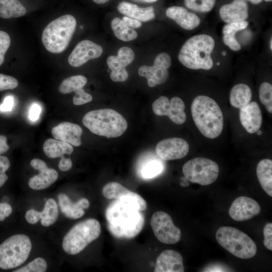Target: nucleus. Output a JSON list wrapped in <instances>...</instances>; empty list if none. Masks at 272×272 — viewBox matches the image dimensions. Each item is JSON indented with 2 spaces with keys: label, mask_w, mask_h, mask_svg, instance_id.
Segmentation results:
<instances>
[{
  "label": "nucleus",
  "mask_w": 272,
  "mask_h": 272,
  "mask_svg": "<svg viewBox=\"0 0 272 272\" xmlns=\"http://www.w3.org/2000/svg\"><path fill=\"white\" fill-rule=\"evenodd\" d=\"M111 27L115 36L122 41H132L138 37L137 32L133 28L127 26L122 20L119 18H114L111 21Z\"/></svg>",
  "instance_id": "473e14b6"
},
{
  "label": "nucleus",
  "mask_w": 272,
  "mask_h": 272,
  "mask_svg": "<svg viewBox=\"0 0 272 272\" xmlns=\"http://www.w3.org/2000/svg\"><path fill=\"white\" fill-rule=\"evenodd\" d=\"M266 2H271L272 0H264Z\"/></svg>",
  "instance_id": "bf43d9fd"
},
{
  "label": "nucleus",
  "mask_w": 272,
  "mask_h": 272,
  "mask_svg": "<svg viewBox=\"0 0 272 272\" xmlns=\"http://www.w3.org/2000/svg\"><path fill=\"white\" fill-rule=\"evenodd\" d=\"M264 236L263 244L268 250H272V223H268L263 230Z\"/></svg>",
  "instance_id": "79ce46f5"
},
{
  "label": "nucleus",
  "mask_w": 272,
  "mask_h": 272,
  "mask_svg": "<svg viewBox=\"0 0 272 272\" xmlns=\"http://www.w3.org/2000/svg\"><path fill=\"white\" fill-rule=\"evenodd\" d=\"M171 64L170 55L165 52L159 54L152 66L142 65L138 70L139 75L147 78L148 85L154 87L164 83L169 77L168 69Z\"/></svg>",
  "instance_id": "9b49d317"
},
{
  "label": "nucleus",
  "mask_w": 272,
  "mask_h": 272,
  "mask_svg": "<svg viewBox=\"0 0 272 272\" xmlns=\"http://www.w3.org/2000/svg\"><path fill=\"white\" fill-rule=\"evenodd\" d=\"M117 9L121 14L140 22L150 21L155 16L153 6L140 8L137 5L123 1L118 5Z\"/></svg>",
  "instance_id": "393cba45"
},
{
  "label": "nucleus",
  "mask_w": 272,
  "mask_h": 272,
  "mask_svg": "<svg viewBox=\"0 0 272 272\" xmlns=\"http://www.w3.org/2000/svg\"><path fill=\"white\" fill-rule=\"evenodd\" d=\"M155 272H183L184 267L181 255L177 251H163L157 258Z\"/></svg>",
  "instance_id": "aec40b11"
},
{
  "label": "nucleus",
  "mask_w": 272,
  "mask_h": 272,
  "mask_svg": "<svg viewBox=\"0 0 272 272\" xmlns=\"http://www.w3.org/2000/svg\"><path fill=\"white\" fill-rule=\"evenodd\" d=\"M41 108L39 105L33 104L29 111V118L32 121H36L39 117Z\"/></svg>",
  "instance_id": "a18cd8bd"
},
{
  "label": "nucleus",
  "mask_w": 272,
  "mask_h": 272,
  "mask_svg": "<svg viewBox=\"0 0 272 272\" xmlns=\"http://www.w3.org/2000/svg\"><path fill=\"white\" fill-rule=\"evenodd\" d=\"M269 47L272 50V39L271 38L269 42Z\"/></svg>",
  "instance_id": "6e6d98bb"
},
{
  "label": "nucleus",
  "mask_w": 272,
  "mask_h": 272,
  "mask_svg": "<svg viewBox=\"0 0 272 272\" xmlns=\"http://www.w3.org/2000/svg\"><path fill=\"white\" fill-rule=\"evenodd\" d=\"M221 18L230 23L245 21L248 17V7L244 0H234L222 6L219 11Z\"/></svg>",
  "instance_id": "4be33fe9"
},
{
  "label": "nucleus",
  "mask_w": 272,
  "mask_h": 272,
  "mask_svg": "<svg viewBox=\"0 0 272 272\" xmlns=\"http://www.w3.org/2000/svg\"><path fill=\"white\" fill-rule=\"evenodd\" d=\"M87 82V78L82 75L71 76L64 79L58 87V91L63 94L75 92L83 88Z\"/></svg>",
  "instance_id": "72a5a7b5"
},
{
  "label": "nucleus",
  "mask_w": 272,
  "mask_h": 272,
  "mask_svg": "<svg viewBox=\"0 0 272 272\" xmlns=\"http://www.w3.org/2000/svg\"><path fill=\"white\" fill-rule=\"evenodd\" d=\"M102 194L107 199L133 200L139 204L142 211L145 210L147 207L146 201L140 195L116 182L106 184L102 189Z\"/></svg>",
  "instance_id": "412c9836"
},
{
  "label": "nucleus",
  "mask_w": 272,
  "mask_h": 272,
  "mask_svg": "<svg viewBox=\"0 0 272 272\" xmlns=\"http://www.w3.org/2000/svg\"><path fill=\"white\" fill-rule=\"evenodd\" d=\"M122 20L127 26L131 28H138L142 25L141 22L126 16L123 17Z\"/></svg>",
  "instance_id": "de8ad7c7"
},
{
  "label": "nucleus",
  "mask_w": 272,
  "mask_h": 272,
  "mask_svg": "<svg viewBox=\"0 0 272 272\" xmlns=\"http://www.w3.org/2000/svg\"><path fill=\"white\" fill-rule=\"evenodd\" d=\"M248 25L246 21L228 23L222 30L223 41L225 45L233 51L241 49V45L236 39L235 35L237 32L245 29Z\"/></svg>",
  "instance_id": "cd10ccee"
},
{
  "label": "nucleus",
  "mask_w": 272,
  "mask_h": 272,
  "mask_svg": "<svg viewBox=\"0 0 272 272\" xmlns=\"http://www.w3.org/2000/svg\"><path fill=\"white\" fill-rule=\"evenodd\" d=\"M12 213L11 206L5 202L0 203V221H3Z\"/></svg>",
  "instance_id": "c03bdc74"
},
{
  "label": "nucleus",
  "mask_w": 272,
  "mask_h": 272,
  "mask_svg": "<svg viewBox=\"0 0 272 272\" xmlns=\"http://www.w3.org/2000/svg\"><path fill=\"white\" fill-rule=\"evenodd\" d=\"M185 105L182 100L174 97L170 101L164 96L159 97L152 104V109L158 116H167L174 123L182 124L186 120Z\"/></svg>",
  "instance_id": "f8f14e48"
},
{
  "label": "nucleus",
  "mask_w": 272,
  "mask_h": 272,
  "mask_svg": "<svg viewBox=\"0 0 272 272\" xmlns=\"http://www.w3.org/2000/svg\"><path fill=\"white\" fill-rule=\"evenodd\" d=\"M259 97L260 102L263 104L267 111L272 113V86L268 82H263L260 85L259 90Z\"/></svg>",
  "instance_id": "c9c22d12"
},
{
  "label": "nucleus",
  "mask_w": 272,
  "mask_h": 272,
  "mask_svg": "<svg viewBox=\"0 0 272 272\" xmlns=\"http://www.w3.org/2000/svg\"><path fill=\"white\" fill-rule=\"evenodd\" d=\"M26 13L25 7L18 0H0V17L18 18Z\"/></svg>",
  "instance_id": "2f4dec72"
},
{
  "label": "nucleus",
  "mask_w": 272,
  "mask_h": 272,
  "mask_svg": "<svg viewBox=\"0 0 272 272\" xmlns=\"http://www.w3.org/2000/svg\"><path fill=\"white\" fill-rule=\"evenodd\" d=\"M59 205L61 212L68 218L77 219L84 216V209L90 206L89 200L83 198L77 202L73 203L65 194L58 195Z\"/></svg>",
  "instance_id": "b1692460"
},
{
  "label": "nucleus",
  "mask_w": 272,
  "mask_h": 272,
  "mask_svg": "<svg viewBox=\"0 0 272 272\" xmlns=\"http://www.w3.org/2000/svg\"><path fill=\"white\" fill-rule=\"evenodd\" d=\"M146 3H154L156 2L157 0H141Z\"/></svg>",
  "instance_id": "5fc2aeb1"
},
{
  "label": "nucleus",
  "mask_w": 272,
  "mask_h": 272,
  "mask_svg": "<svg viewBox=\"0 0 272 272\" xmlns=\"http://www.w3.org/2000/svg\"><path fill=\"white\" fill-rule=\"evenodd\" d=\"M14 105V97L8 96L4 99L3 103L0 105V111L3 112H10L12 110Z\"/></svg>",
  "instance_id": "37998d69"
},
{
  "label": "nucleus",
  "mask_w": 272,
  "mask_h": 272,
  "mask_svg": "<svg viewBox=\"0 0 272 272\" xmlns=\"http://www.w3.org/2000/svg\"><path fill=\"white\" fill-rule=\"evenodd\" d=\"M11 45L9 35L4 31L0 30V65L5 60V55Z\"/></svg>",
  "instance_id": "58836bf2"
},
{
  "label": "nucleus",
  "mask_w": 272,
  "mask_h": 272,
  "mask_svg": "<svg viewBox=\"0 0 272 272\" xmlns=\"http://www.w3.org/2000/svg\"><path fill=\"white\" fill-rule=\"evenodd\" d=\"M47 268L46 260L42 257H37L14 272H45Z\"/></svg>",
  "instance_id": "e433bc0d"
},
{
  "label": "nucleus",
  "mask_w": 272,
  "mask_h": 272,
  "mask_svg": "<svg viewBox=\"0 0 272 272\" xmlns=\"http://www.w3.org/2000/svg\"><path fill=\"white\" fill-rule=\"evenodd\" d=\"M10 167V161L6 156L0 155V187H2L8 179L5 173Z\"/></svg>",
  "instance_id": "a19ab883"
},
{
  "label": "nucleus",
  "mask_w": 272,
  "mask_h": 272,
  "mask_svg": "<svg viewBox=\"0 0 272 272\" xmlns=\"http://www.w3.org/2000/svg\"><path fill=\"white\" fill-rule=\"evenodd\" d=\"M82 133V128L79 125L69 122H61L51 129V134L55 139L75 147L81 146Z\"/></svg>",
  "instance_id": "6ab92c4d"
},
{
  "label": "nucleus",
  "mask_w": 272,
  "mask_h": 272,
  "mask_svg": "<svg viewBox=\"0 0 272 272\" xmlns=\"http://www.w3.org/2000/svg\"><path fill=\"white\" fill-rule=\"evenodd\" d=\"M260 211L261 207L256 201L250 197L242 196L233 201L229 214L234 220L241 222L252 219Z\"/></svg>",
  "instance_id": "dca6fc26"
},
{
  "label": "nucleus",
  "mask_w": 272,
  "mask_h": 272,
  "mask_svg": "<svg viewBox=\"0 0 272 272\" xmlns=\"http://www.w3.org/2000/svg\"><path fill=\"white\" fill-rule=\"evenodd\" d=\"M239 118L241 125L247 132L256 133L262 122L261 111L258 104L256 102H252L240 109Z\"/></svg>",
  "instance_id": "a211bd4d"
},
{
  "label": "nucleus",
  "mask_w": 272,
  "mask_h": 272,
  "mask_svg": "<svg viewBox=\"0 0 272 272\" xmlns=\"http://www.w3.org/2000/svg\"><path fill=\"white\" fill-rule=\"evenodd\" d=\"M163 165L159 159L152 156L146 157L140 164L138 171L140 176L144 179H150L161 173Z\"/></svg>",
  "instance_id": "7c9ffc66"
},
{
  "label": "nucleus",
  "mask_w": 272,
  "mask_h": 272,
  "mask_svg": "<svg viewBox=\"0 0 272 272\" xmlns=\"http://www.w3.org/2000/svg\"><path fill=\"white\" fill-rule=\"evenodd\" d=\"M43 150L45 155L51 159L64 157V155H70L73 152L72 145L55 139H48L44 142Z\"/></svg>",
  "instance_id": "a878e982"
},
{
  "label": "nucleus",
  "mask_w": 272,
  "mask_h": 272,
  "mask_svg": "<svg viewBox=\"0 0 272 272\" xmlns=\"http://www.w3.org/2000/svg\"><path fill=\"white\" fill-rule=\"evenodd\" d=\"M73 97V103L75 105H81L88 103L92 100V96L86 93L83 88H81L76 91Z\"/></svg>",
  "instance_id": "ea45409f"
},
{
  "label": "nucleus",
  "mask_w": 272,
  "mask_h": 272,
  "mask_svg": "<svg viewBox=\"0 0 272 272\" xmlns=\"http://www.w3.org/2000/svg\"><path fill=\"white\" fill-rule=\"evenodd\" d=\"M18 85V80L14 77L0 74V91L14 89Z\"/></svg>",
  "instance_id": "4c0bfd02"
},
{
  "label": "nucleus",
  "mask_w": 272,
  "mask_h": 272,
  "mask_svg": "<svg viewBox=\"0 0 272 272\" xmlns=\"http://www.w3.org/2000/svg\"><path fill=\"white\" fill-rule=\"evenodd\" d=\"M9 149L7 137L4 135H0V155L5 153Z\"/></svg>",
  "instance_id": "8fccbe9b"
},
{
  "label": "nucleus",
  "mask_w": 272,
  "mask_h": 272,
  "mask_svg": "<svg viewBox=\"0 0 272 272\" xmlns=\"http://www.w3.org/2000/svg\"><path fill=\"white\" fill-rule=\"evenodd\" d=\"M100 234L99 222L95 219H87L75 225L66 234L62 240V248L68 254H77L97 239Z\"/></svg>",
  "instance_id": "0eeeda50"
},
{
  "label": "nucleus",
  "mask_w": 272,
  "mask_h": 272,
  "mask_svg": "<svg viewBox=\"0 0 272 272\" xmlns=\"http://www.w3.org/2000/svg\"><path fill=\"white\" fill-rule=\"evenodd\" d=\"M139 204L132 199H115L107 207V227L116 238L131 239L142 231L145 224Z\"/></svg>",
  "instance_id": "f257e3e1"
},
{
  "label": "nucleus",
  "mask_w": 272,
  "mask_h": 272,
  "mask_svg": "<svg viewBox=\"0 0 272 272\" xmlns=\"http://www.w3.org/2000/svg\"><path fill=\"white\" fill-rule=\"evenodd\" d=\"M216 238L222 247L238 258L249 259L257 253V246L253 240L236 228L221 227L217 231Z\"/></svg>",
  "instance_id": "423d86ee"
},
{
  "label": "nucleus",
  "mask_w": 272,
  "mask_h": 272,
  "mask_svg": "<svg viewBox=\"0 0 272 272\" xmlns=\"http://www.w3.org/2000/svg\"><path fill=\"white\" fill-rule=\"evenodd\" d=\"M166 15L181 27L187 30L196 28L200 23L199 18L195 14L189 12L182 7H169L166 11Z\"/></svg>",
  "instance_id": "5701e85b"
},
{
  "label": "nucleus",
  "mask_w": 272,
  "mask_h": 272,
  "mask_svg": "<svg viewBox=\"0 0 272 272\" xmlns=\"http://www.w3.org/2000/svg\"><path fill=\"white\" fill-rule=\"evenodd\" d=\"M250 1L252 4H258L262 2V0H248Z\"/></svg>",
  "instance_id": "864d4df0"
},
{
  "label": "nucleus",
  "mask_w": 272,
  "mask_h": 272,
  "mask_svg": "<svg viewBox=\"0 0 272 272\" xmlns=\"http://www.w3.org/2000/svg\"><path fill=\"white\" fill-rule=\"evenodd\" d=\"M226 54H227V53H226V52L225 51H224L222 52L223 55L225 56V55H226Z\"/></svg>",
  "instance_id": "13d9d810"
},
{
  "label": "nucleus",
  "mask_w": 272,
  "mask_h": 272,
  "mask_svg": "<svg viewBox=\"0 0 272 272\" xmlns=\"http://www.w3.org/2000/svg\"><path fill=\"white\" fill-rule=\"evenodd\" d=\"M58 215V207L55 200L53 198H49L46 201L42 212H38L33 209L29 210L26 213L25 219L31 224H35L40 219L43 226L49 227L56 222Z\"/></svg>",
  "instance_id": "f3484780"
},
{
  "label": "nucleus",
  "mask_w": 272,
  "mask_h": 272,
  "mask_svg": "<svg viewBox=\"0 0 272 272\" xmlns=\"http://www.w3.org/2000/svg\"><path fill=\"white\" fill-rule=\"evenodd\" d=\"M134 59L132 49L127 46L121 47L117 55H110L107 59V64L111 70L110 77L115 82L125 81L128 78V73L125 67Z\"/></svg>",
  "instance_id": "ddd939ff"
},
{
  "label": "nucleus",
  "mask_w": 272,
  "mask_h": 272,
  "mask_svg": "<svg viewBox=\"0 0 272 272\" xmlns=\"http://www.w3.org/2000/svg\"><path fill=\"white\" fill-rule=\"evenodd\" d=\"M215 46L212 37L207 34L195 35L182 46L178 58L181 64L192 70H209L213 66L211 53Z\"/></svg>",
  "instance_id": "7ed1b4c3"
},
{
  "label": "nucleus",
  "mask_w": 272,
  "mask_h": 272,
  "mask_svg": "<svg viewBox=\"0 0 272 272\" xmlns=\"http://www.w3.org/2000/svg\"><path fill=\"white\" fill-rule=\"evenodd\" d=\"M77 21L70 14L50 22L44 29L41 40L46 49L53 53L62 52L67 47L75 31Z\"/></svg>",
  "instance_id": "39448f33"
},
{
  "label": "nucleus",
  "mask_w": 272,
  "mask_h": 272,
  "mask_svg": "<svg viewBox=\"0 0 272 272\" xmlns=\"http://www.w3.org/2000/svg\"><path fill=\"white\" fill-rule=\"evenodd\" d=\"M39 173L30 178L28 185L34 190H42L49 187L58 178L57 172L48 167L38 171Z\"/></svg>",
  "instance_id": "bb28decb"
},
{
  "label": "nucleus",
  "mask_w": 272,
  "mask_h": 272,
  "mask_svg": "<svg viewBox=\"0 0 272 272\" xmlns=\"http://www.w3.org/2000/svg\"><path fill=\"white\" fill-rule=\"evenodd\" d=\"M30 165L34 169L38 171L47 167L44 161L38 158L32 159L30 162Z\"/></svg>",
  "instance_id": "09e8293b"
},
{
  "label": "nucleus",
  "mask_w": 272,
  "mask_h": 272,
  "mask_svg": "<svg viewBox=\"0 0 272 272\" xmlns=\"http://www.w3.org/2000/svg\"><path fill=\"white\" fill-rule=\"evenodd\" d=\"M189 147L184 140L172 138L163 140L156 145L157 155L163 160L180 159L187 155Z\"/></svg>",
  "instance_id": "4468645a"
},
{
  "label": "nucleus",
  "mask_w": 272,
  "mask_h": 272,
  "mask_svg": "<svg viewBox=\"0 0 272 272\" xmlns=\"http://www.w3.org/2000/svg\"><path fill=\"white\" fill-rule=\"evenodd\" d=\"M251 97L252 93L249 87L244 84H239L231 89L229 101L232 106L240 109L250 102Z\"/></svg>",
  "instance_id": "c756f323"
},
{
  "label": "nucleus",
  "mask_w": 272,
  "mask_h": 272,
  "mask_svg": "<svg viewBox=\"0 0 272 272\" xmlns=\"http://www.w3.org/2000/svg\"><path fill=\"white\" fill-rule=\"evenodd\" d=\"M185 6L193 11L209 12L214 7L216 0H184Z\"/></svg>",
  "instance_id": "f704fd0d"
},
{
  "label": "nucleus",
  "mask_w": 272,
  "mask_h": 272,
  "mask_svg": "<svg viewBox=\"0 0 272 272\" xmlns=\"http://www.w3.org/2000/svg\"><path fill=\"white\" fill-rule=\"evenodd\" d=\"M82 122L92 133L107 138L119 137L127 128L125 119L118 112L109 108L87 112Z\"/></svg>",
  "instance_id": "20e7f679"
},
{
  "label": "nucleus",
  "mask_w": 272,
  "mask_h": 272,
  "mask_svg": "<svg viewBox=\"0 0 272 272\" xmlns=\"http://www.w3.org/2000/svg\"><path fill=\"white\" fill-rule=\"evenodd\" d=\"M102 47L88 40L79 42L68 57V62L72 66L77 67L91 59L100 57L103 53Z\"/></svg>",
  "instance_id": "2eb2a0df"
},
{
  "label": "nucleus",
  "mask_w": 272,
  "mask_h": 272,
  "mask_svg": "<svg viewBox=\"0 0 272 272\" xmlns=\"http://www.w3.org/2000/svg\"><path fill=\"white\" fill-rule=\"evenodd\" d=\"M182 172L191 182L204 186L210 185L217 180L219 168L213 160L197 157L185 163L182 167Z\"/></svg>",
  "instance_id": "1a4fd4ad"
},
{
  "label": "nucleus",
  "mask_w": 272,
  "mask_h": 272,
  "mask_svg": "<svg viewBox=\"0 0 272 272\" xmlns=\"http://www.w3.org/2000/svg\"><path fill=\"white\" fill-rule=\"evenodd\" d=\"M32 248L25 234L13 235L0 244V268L9 269L20 266L27 259Z\"/></svg>",
  "instance_id": "6e6552de"
},
{
  "label": "nucleus",
  "mask_w": 272,
  "mask_h": 272,
  "mask_svg": "<svg viewBox=\"0 0 272 272\" xmlns=\"http://www.w3.org/2000/svg\"><path fill=\"white\" fill-rule=\"evenodd\" d=\"M73 166L72 160L70 157L61 158L58 163V168L61 171L65 172L70 170Z\"/></svg>",
  "instance_id": "49530a36"
},
{
  "label": "nucleus",
  "mask_w": 272,
  "mask_h": 272,
  "mask_svg": "<svg viewBox=\"0 0 272 272\" xmlns=\"http://www.w3.org/2000/svg\"><path fill=\"white\" fill-rule=\"evenodd\" d=\"M151 225L156 237L163 243L174 244L181 239L180 229L174 225L171 217L165 212H155L152 216Z\"/></svg>",
  "instance_id": "9d476101"
},
{
  "label": "nucleus",
  "mask_w": 272,
  "mask_h": 272,
  "mask_svg": "<svg viewBox=\"0 0 272 272\" xmlns=\"http://www.w3.org/2000/svg\"><path fill=\"white\" fill-rule=\"evenodd\" d=\"M229 269H227L225 266H222L221 265H213L208 266L204 269L203 271H229Z\"/></svg>",
  "instance_id": "3c124183"
},
{
  "label": "nucleus",
  "mask_w": 272,
  "mask_h": 272,
  "mask_svg": "<svg viewBox=\"0 0 272 272\" xmlns=\"http://www.w3.org/2000/svg\"><path fill=\"white\" fill-rule=\"evenodd\" d=\"M258 135H261V133H262V132L261 130H260L259 129L256 132Z\"/></svg>",
  "instance_id": "4d7b16f0"
},
{
  "label": "nucleus",
  "mask_w": 272,
  "mask_h": 272,
  "mask_svg": "<svg viewBox=\"0 0 272 272\" xmlns=\"http://www.w3.org/2000/svg\"><path fill=\"white\" fill-rule=\"evenodd\" d=\"M191 112L196 126L204 136L214 139L221 134L224 125L223 115L214 99L205 95L196 97L192 102Z\"/></svg>",
  "instance_id": "f03ea898"
},
{
  "label": "nucleus",
  "mask_w": 272,
  "mask_h": 272,
  "mask_svg": "<svg viewBox=\"0 0 272 272\" xmlns=\"http://www.w3.org/2000/svg\"><path fill=\"white\" fill-rule=\"evenodd\" d=\"M94 3L97 4H103L108 2L109 0H92Z\"/></svg>",
  "instance_id": "603ef678"
},
{
  "label": "nucleus",
  "mask_w": 272,
  "mask_h": 272,
  "mask_svg": "<svg viewBox=\"0 0 272 272\" xmlns=\"http://www.w3.org/2000/svg\"><path fill=\"white\" fill-rule=\"evenodd\" d=\"M217 65H219V64H220V62H218V63H217Z\"/></svg>",
  "instance_id": "052dcab7"
},
{
  "label": "nucleus",
  "mask_w": 272,
  "mask_h": 272,
  "mask_svg": "<svg viewBox=\"0 0 272 272\" xmlns=\"http://www.w3.org/2000/svg\"><path fill=\"white\" fill-rule=\"evenodd\" d=\"M256 175L259 182L264 191L272 196V161L263 159L257 164Z\"/></svg>",
  "instance_id": "c85d7f7f"
}]
</instances>
